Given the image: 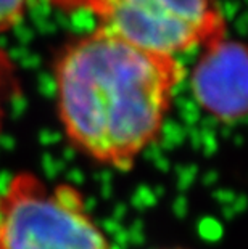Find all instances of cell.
<instances>
[{
    "instance_id": "cell-1",
    "label": "cell",
    "mask_w": 248,
    "mask_h": 249,
    "mask_svg": "<svg viewBox=\"0 0 248 249\" xmlns=\"http://www.w3.org/2000/svg\"><path fill=\"white\" fill-rule=\"evenodd\" d=\"M186 76L179 58L97 26L63 47L54 65L68 142L100 166L129 172L161 135Z\"/></svg>"
},
{
    "instance_id": "cell-5",
    "label": "cell",
    "mask_w": 248,
    "mask_h": 249,
    "mask_svg": "<svg viewBox=\"0 0 248 249\" xmlns=\"http://www.w3.org/2000/svg\"><path fill=\"white\" fill-rule=\"evenodd\" d=\"M31 0H0V33L13 29L24 18ZM61 8H76V0H50Z\"/></svg>"
},
{
    "instance_id": "cell-4",
    "label": "cell",
    "mask_w": 248,
    "mask_h": 249,
    "mask_svg": "<svg viewBox=\"0 0 248 249\" xmlns=\"http://www.w3.org/2000/svg\"><path fill=\"white\" fill-rule=\"evenodd\" d=\"M197 103L216 119L229 123L248 114V47L228 37L202 49L191 76Z\"/></svg>"
},
{
    "instance_id": "cell-3",
    "label": "cell",
    "mask_w": 248,
    "mask_h": 249,
    "mask_svg": "<svg viewBox=\"0 0 248 249\" xmlns=\"http://www.w3.org/2000/svg\"><path fill=\"white\" fill-rule=\"evenodd\" d=\"M100 28L171 56L203 49L226 36V21L213 0H76Z\"/></svg>"
},
{
    "instance_id": "cell-2",
    "label": "cell",
    "mask_w": 248,
    "mask_h": 249,
    "mask_svg": "<svg viewBox=\"0 0 248 249\" xmlns=\"http://www.w3.org/2000/svg\"><path fill=\"white\" fill-rule=\"evenodd\" d=\"M0 249L114 248L77 187L23 171L0 190Z\"/></svg>"
}]
</instances>
